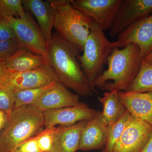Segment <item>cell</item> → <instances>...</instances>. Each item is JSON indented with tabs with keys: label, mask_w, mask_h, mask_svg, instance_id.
Masks as SVG:
<instances>
[{
	"label": "cell",
	"mask_w": 152,
	"mask_h": 152,
	"mask_svg": "<svg viewBox=\"0 0 152 152\" xmlns=\"http://www.w3.org/2000/svg\"><path fill=\"white\" fill-rule=\"evenodd\" d=\"M15 92L7 87L0 86V110L9 114L15 107Z\"/></svg>",
	"instance_id": "cell-25"
},
{
	"label": "cell",
	"mask_w": 152,
	"mask_h": 152,
	"mask_svg": "<svg viewBox=\"0 0 152 152\" xmlns=\"http://www.w3.org/2000/svg\"><path fill=\"white\" fill-rule=\"evenodd\" d=\"M3 19H4L3 18H2L1 16V15H0V20H3Z\"/></svg>",
	"instance_id": "cell-33"
},
{
	"label": "cell",
	"mask_w": 152,
	"mask_h": 152,
	"mask_svg": "<svg viewBox=\"0 0 152 152\" xmlns=\"http://www.w3.org/2000/svg\"><path fill=\"white\" fill-rule=\"evenodd\" d=\"M123 0H72V5L82 12L103 31L110 30Z\"/></svg>",
	"instance_id": "cell-7"
},
{
	"label": "cell",
	"mask_w": 152,
	"mask_h": 152,
	"mask_svg": "<svg viewBox=\"0 0 152 152\" xmlns=\"http://www.w3.org/2000/svg\"><path fill=\"white\" fill-rule=\"evenodd\" d=\"M129 91L138 93L152 92V65L142 59L138 74Z\"/></svg>",
	"instance_id": "cell-22"
},
{
	"label": "cell",
	"mask_w": 152,
	"mask_h": 152,
	"mask_svg": "<svg viewBox=\"0 0 152 152\" xmlns=\"http://www.w3.org/2000/svg\"><path fill=\"white\" fill-rule=\"evenodd\" d=\"M42 110L33 105L14 108L0 134V152H12L17 145L44 129Z\"/></svg>",
	"instance_id": "cell-3"
},
{
	"label": "cell",
	"mask_w": 152,
	"mask_h": 152,
	"mask_svg": "<svg viewBox=\"0 0 152 152\" xmlns=\"http://www.w3.org/2000/svg\"><path fill=\"white\" fill-rule=\"evenodd\" d=\"M56 127L45 129L37 135L41 152H55L54 137Z\"/></svg>",
	"instance_id": "cell-24"
},
{
	"label": "cell",
	"mask_w": 152,
	"mask_h": 152,
	"mask_svg": "<svg viewBox=\"0 0 152 152\" xmlns=\"http://www.w3.org/2000/svg\"><path fill=\"white\" fill-rule=\"evenodd\" d=\"M104 32L93 22L83 53L77 56L82 70L94 92V82L102 73L104 65L113 50L118 48L115 42L109 41Z\"/></svg>",
	"instance_id": "cell-5"
},
{
	"label": "cell",
	"mask_w": 152,
	"mask_h": 152,
	"mask_svg": "<svg viewBox=\"0 0 152 152\" xmlns=\"http://www.w3.org/2000/svg\"><path fill=\"white\" fill-rule=\"evenodd\" d=\"M98 111L82 103L79 105L48 110L43 112L45 129L53 128L57 125L70 126L83 121H89Z\"/></svg>",
	"instance_id": "cell-12"
},
{
	"label": "cell",
	"mask_w": 152,
	"mask_h": 152,
	"mask_svg": "<svg viewBox=\"0 0 152 152\" xmlns=\"http://www.w3.org/2000/svg\"><path fill=\"white\" fill-rule=\"evenodd\" d=\"M82 103L80 101L78 95L72 93L61 83L58 82L33 105L44 112L74 107Z\"/></svg>",
	"instance_id": "cell-15"
},
{
	"label": "cell",
	"mask_w": 152,
	"mask_h": 152,
	"mask_svg": "<svg viewBox=\"0 0 152 152\" xmlns=\"http://www.w3.org/2000/svg\"><path fill=\"white\" fill-rule=\"evenodd\" d=\"M26 14L22 1L0 0V15L3 18H22Z\"/></svg>",
	"instance_id": "cell-23"
},
{
	"label": "cell",
	"mask_w": 152,
	"mask_h": 152,
	"mask_svg": "<svg viewBox=\"0 0 152 152\" xmlns=\"http://www.w3.org/2000/svg\"><path fill=\"white\" fill-rule=\"evenodd\" d=\"M141 152H152V134L149 140Z\"/></svg>",
	"instance_id": "cell-31"
},
{
	"label": "cell",
	"mask_w": 152,
	"mask_h": 152,
	"mask_svg": "<svg viewBox=\"0 0 152 152\" xmlns=\"http://www.w3.org/2000/svg\"><path fill=\"white\" fill-rule=\"evenodd\" d=\"M6 20L22 48L47 58L48 44L29 12L27 11L26 16L22 18H12Z\"/></svg>",
	"instance_id": "cell-6"
},
{
	"label": "cell",
	"mask_w": 152,
	"mask_h": 152,
	"mask_svg": "<svg viewBox=\"0 0 152 152\" xmlns=\"http://www.w3.org/2000/svg\"><path fill=\"white\" fill-rule=\"evenodd\" d=\"M88 121H81L72 126L56 127L55 152H76L79 150L82 131Z\"/></svg>",
	"instance_id": "cell-17"
},
{
	"label": "cell",
	"mask_w": 152,
	"mask_h": 152,
	"mask_svg": "<svg viewBox=\"0 0 152 152\" xmlns=\"http://www.w3.org/2000/svg\"><path fill=\"white\" fill-rule=\"evenodd\" d=\"M117 37V48H123L133 43L140 48L142 58L152 50V13L129 27Z\"/></svg>",
	"instance_id": "cell-10"
},
{
	"label": "cell",
	"mask_w": 152,
	"mask_h": 152,
	"mask_svg": "<svg viewBox=\"0 0 152 152\" xmlns=\"http://www.w3.org/2000/svg\"><path fill=\"white\" fill-rule=\"evenodd\" d=\"M8 70L11 72H22L42 66L48 63L46 58L35 54L25 48L20 49L5 61Z\"/></svg>",
	"instance_id": "cell-18"
},
{
	"label": "cell",
	"mask_w": 152,
	"mask_h": 152,
	"mask_svg": "<svg viewBox=\"0 0 152 152\" xmlns=\"http://www.w3.org/2000/svg\"><path fill=\"white\" fill-rule=\"evenodd\" d=\"M120 100L134 118L152 128V92H119Z\"/></svg>",
	"instance_id": "cell-14"
},
{
	"label": "cell",
	"mask_w": 152,
	"mask_h": 152,
	"mask_svg": "<svg viewBox=\"0 0 152 152\" xmlns=\"http://www.w3.org/2000/svg\"><path fill=\"white\" fill-rule=\"evenodd\" d=\"M152 13V0H123L110 30L117 37L129 27Z\"/></svg>",
	"instance_id": "cell-8"
},
{
	"label": "cell",
	"mask_w": 152,
	"mask_h": 152,
	"mask_svg": "<svg viewBox=\"0 0 152 152\" xmlns=\"http://www.w3.org/2000/svg\"><path fill=\"white\" fill-rule=\"evenodd\" d=\"M11 72L7 68L5 61H0V86H3Z\"/></svg>",
	"instance_id": "cell-29"
},
{
	"label": "cell",
	"mask_w": 152,
	"mask_h": 152,
	"mask_svg": "<svg viewBox=\"0 0 152 152\" xmlns=\"http://www.w3.org/2000/svg\"><path fill=\"white\" fill-rule=\"evenodd\" d=\"M152 134V128L133 116L113 152H141Z\"/></svg>",
	"instance_id": "cell-11"
},
{
	"label": "cell",
	"mask_w": 152,
	"mask_h": 152,
	"mask_svg": "<svg viewBox=\"0 0 152 152\" xmlns=\"http://www.w3.org/2000/svg\"><path fill=\"white\" fill-rule=\"evenodd\" d=\"M55 10L57 32L83 51L94 20L71 4L72 0H48Z\"/></svg>",
	"instance_id": "cell-4"
},
{
	"label": "cell",
	"mask_w": 152,
	"mask_h": 152,
	"mask_svg": "<svg viewBox=\"0 0 152 152\" xmlns=\"http://www.w3.org/2000/svg\"><path fill=\"white\" fill-rule=\"evenodd\" d=\"M142 59L135 44L114 49L107 60V69L96 79L94 88L107 91H128L138 74Z\"/></svg>",
	"instance_id": "cell-2"
},
{
	"label": "cell",
	"mask_w": 152,
	"mask_h": 152,
	"mask_svg": "<svg viewBox=\"0 0 152 152\" xmlns=\"http://www.w3.org/2000/svg\"><path fill=\"white\" fill-rule=\"evenodd\" d=\"M17 41L15 35L5 19L0 20V41Z\"/></svg>",
	"instance_id": "cell-28"
},
{
	"label": "cell",
	"mask_w": 152,
	"mask_h": 152,
	"mask_svg": "<svg viewBox=\"0 0 152 152\" xmlns=\"http://www.w3.org/2000/svg\"><path fill=\"white\" fill-rule=\"evenodd\" d=\"M10 115L5 112L0 110V134L7 124Z\"/></svg>",
	"instance_id": "cell-30"
},
{
	"label": "cell",
	"mask_w": 152,
	"mask_h": 152,
	"mask_svg": "<svg viewBox=\"0 0 152 152\" xmlns=\"http://www.w3.org/2000/svg\"><path fill=\"white\" fill-rule=\"evenodd\" d=\"M80 51L77 47L55 32L48 44L47 59L60 83L77 94L87 96L94 91L78 61Z\"/></svg>",
	"instance_id": "cell-1"
},
{
	"label": "cell",
	"mask_w": 152,
	"mask_h": 152,
	"mask_svg": "<svg viewBox=\"0 0 152 152\" xmlns=\"http://www.w3.org/2000/svg\"><path fill=\"white\" fill-rule=\"evenodd\" d=\"M146 62L152 65V50L146 56L142 58Z\"/></svg>",
	"instance_id": "cell-32"
},
{
	"label": "cell",
	"mask_w": 152,
	"mask_h": 152,
	"mask_svg": "<svg viewBox=\"0 0 152 152\" xmlns=\"http://www.w3.org/2000/svg\"><path fill=\"white\" fill-rule=\"evenodd\" d=\"M132 115L126 110L122 117L116 122L107 126V142L102 152H113L114 147L122 135Z\"/></svg>",
	"instance_id": "cell-20"
},
{
	"label": "cell",
	"mask_w": 152,
	"mask_h": 152,
	"mask_svg": "<svg viewBox=\"0 0 152 152\" xmlns=\"http://www.w3.org/2000/svg\"><path fill=\"white\" fill-rule=\"evenodd\" d=\"M59 82L51 66L48 62L40 67L22 72H10L3 86L14 92L20 90L35 88L53 83Z\"/></svg>",
	"instance_id": "cell-9"
},
{
	"label": "cell",
	"mask_w": 152,
	"mask_h": 152,
	"mask_svg": "<svg viewBox=\"0 0 152 152\" xmlns=\"http://www.w3.org/2000/svg\"><path fill=\"white\" fill-rule=\"evenodd\" d=\"M22 48L16 40L0 41V61L9 59Z\"/></svg>",
	"instance_id": "cell-26"
},
{
	"label": "cell",
	"mask_w": 152,
	"mask_h": 152,
	"mask_svg": "<svg viewBox=\"0 0 152 152\" xmlns=\"http://www.w3.org/2000/svg\"><path fill=\"white\" fill-rule=\"evenodd\" d=\"M107 126L102 112L98 111L82 131L79 150L87 151L103 149L107 142Z\"/></svg>",
	"instance_id": "cell-13"
},
{
	"label": "cell",
	"mask_w": 152,
	"mask_h": 152,
	"mask_svg": "<svg viewBox=\"0 0 152 152\" xmlns=\"http://www.w3.org/2000/svg\"><path fill=\"white\" fill-rule=\"evenodd\" d=\"M12 152H41L38 145L37 136L19 144Z\"/></svg>",
	"instance_id": "cell-27"
},
{
	"label": "cell",
	"mask_w": 152,
	"mask_h": 152,
	"mask_svg": "<svg viewBox=\"0 0 152 152\" xmlns=\"http://www.w3.org/2000/svg\"><path fill=\"white\" fill-rule=\"evenodd\" d=\"M99 99L102 105V113L107 125L116 122L126 110L120 100L118 91H106Z\"/></svg>",
	"instance_id": "cell-19"
},
{
	"label": "cell",
	"mask_w": 152,
	"mask_h": 152,
	"mask_svg": "<svg viewBox=\"0 0 152 152\" xmlns=\"http://www.w3.org/2000/svg\"><path fill=\"white\" fill-rule=\"evenodd\" d=\"M57 83H52L39 88L16 92L15 93L14 108L23 106L34 104L46 92L53 87Z\"/></svg>",
	"instance_id": "cell-21"
},
{
	"label": "cell",
	"mask_w": 152,
	"mask_h": 152,
	"mask_svg": "<svg viewBox=\"0 0 152 152\" xmlns=\"http://www.w3.org/2000/svg\"><path fill=\"white\" fill-rule=\"evenodd\" d=\"M26 11L32 14L37 21L39 26L48 44L51 39L54 28L55 10L48 1H22Z\"/></svg>",
	"instance_id": "cell-16"
}]
</instances>
